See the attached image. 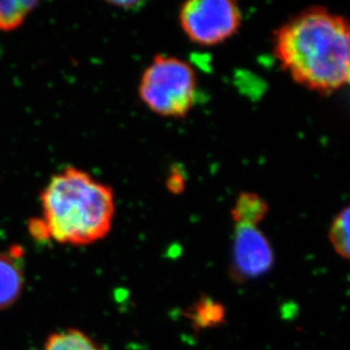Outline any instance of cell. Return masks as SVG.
<instances>
[{"mask_svg": "<svg viewBox=\"0 0 350 350\" xmlns=\"http://www.w3.org/2000/svg\"><path fill=\"white\" fill-rule=\"evenodd\" d=\"M139 98L159 116L183 118L198 96V75L191 64L178 57L157 55L143 72Z\"/></svg>", "mask_w": 350, "mask_h": 350, "instance_id": "obj_3", "label": "cell"}, {"mask_svg": "<svg viewBox=\"0 0 350 350\" xmlns=\"http://www.w3.org/2000/svg\"><path fill=\"white\" fill-rule=\"evenodd\" d=\"M192 317L194 319L195 323L201 327L213 325L222 320L224 308L215 301L206 299L195 305Z\"/></svg>", "mask_w": 350, "mask_h": 350, "instance_id": "obj_11", "label": "cell"}, {"mask_svg": "<svg viewBox=\"0 0 350 350\" xmlns=\"http://www.w3.org/2000/svg\"><path fill=\"white\" fill-rule=\"evenodd\" d=\"M169 189L172 191V192H179V191H182L184 189V185H185V183H184V179L182 178V176L180 174H175V175H172L168 180Z\"/></svg>", "mask_w": 350, "mask_h": 350, "instance_id": "obj_12", "label": "cell"}, {"mask_svg": "<svg viewBox=\"0 0 350 350\" xmlns=\"http://www.w3.org/2000/svg\"><path fill=\"white\" fill-rule=\"evenodd\" d=\"M42 350H103V348L82 331L68 329L51 334Z\"/></svg>", "mask_w": 350, "mask_h": 350, "instance_id": "obj_8", "label": "cell"}, {"mask_svg": "<svg viewBox=\"0 0 350 350\" xmlns=\"http://www.w3.org/2000/svg\"><path fill=\"white\" fill-rule=\"evenodd\" d=\"M113 6H118L124 10H129V8H134V7L139 5V1H113Z\"/></svg>", "mask_w": 350, "mask_h": 350, "instance_id": "obj_13", "label": "cell"}, {"mask_svg": "<svg viewBox=\"0 0 350 350\" xmlns=\"http://www.w3.org/2000/svg\"><path fill=\"white\" fill-rule=\"evenodd\" d=\"M37 6V1L30 0L0 1V30L10 32L20 27Z\"/></svg>", "mask_w": 350, "mask_h": 350, "instance_id": "obj_9", "label": "cell"}, {"mask_svg": "<svg viewBox=\"0 0 350 350\" xmlns=\"http://www.w3.org/2000/svg\"><path fill=\"white\" fill-rule=\"evenodd\" d=\"M232 263L234 273L241 278H256L271 268V245L258 226L236 225Z\"/></svg>", "mask_w": 350, "mask_h": 350, "instance_id": "obj_5", "label": "cell"}, {"mask_svg": "<svg viewBox=\"0 0 350 350\" xmlns=\"http://www.w3.org/2000/svg\"><path fill=\"white\" fill-rule=\"evenodd\" d=\"M241 10L232 0H191L179 10V24L192 42L218 46L241 29Z\"/></svg>", "mask_w": 350, "mask_h": 350, "instance_id": "obj_4", "label": "cell"}, {"mask_svg": "<svg viewBox=\"0 0 350 350\" xmlns=\"http://www.w3.org/2000/svg\"><path fill=\"white\" fill-rule=\"evenodd\" d=\"M23 286V250L13 246L8 251H0V311L20 298Z\"/></svg>", "mask_w": 350, "mask_h": 350, "instance_id": "obj_6", "label": "cell"}, {"mask_svg": "<svg viewBox=\"0 0 350 350\" xmlns=\"http://www.w3.org/2000/svg\"><path fill=\"white\" fill-rule=\"evenodd\" d=\"M269 212V205L260 195L244 192L238 196L232 206V215L236 225L258 226Z\"/></svg>", "mask_w": 350, "mask_h": 350, "instance_id": "obj_7", "label": "cell"}, {"mask_svg": "<svg viewBox=\"0 0 350 350\" xmlns=\"http://www.w3.org/2000/svg\"><path fill=\"white\" fill-rule=\"evenodd\" d=\"M41 208V218L30 225L34 237L79 246L109 234L116 203L109 186L81 169L67 168L43 189Z\"/></svg>", "mask_w": 350, "mask_h": 350, "instance_id": "obj_2", "label": "cell"}, {"mask_svg": "<svg viewBox=\"0 0 350 350\" xmlns=\"http://www.w3.org/2000/svg\"><path fill=\"white\" fill-rule=\"evenodd\" d=\"M349 208L341 210L331 224L329 239L334 251L340 255L341 258H349Z\"/></svg>", "mask_w": 350, "mask_h": 350, "instance_id": "obj_10", "label": "cell"}, {"mask_svg": "<svg viewBox=\"0 0 350 350\" xmlns=\"http://www.w3.org/2000/svg\"><path fill=\"white\" fill-rule=\"evenodd\" d=\"M274 55L299 85L331 94L349 82L350 27L325 7L301 10L274 36Z\"/></svg>", "mask_w": 350, "mask_h": 350, "instance_id": "obj_1", "label": "cell"}]
</instances>
